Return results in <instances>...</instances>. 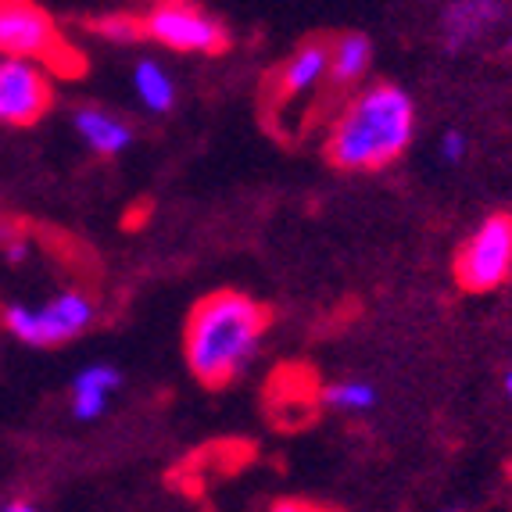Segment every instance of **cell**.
<instances>
[{
  "label": "cell",
  "mask_w": 512,
  "mask_h": 512,
  "mask_svg": "<svg viewBox=\"0 0 512 512\" xmlns=\"http://www.w3.org/2000/svg\"><path fill=\"white\" fill-rule=\"evenodd\" d=\"M269 330V308L240 291H215L197 301L187 323V362L205 387L233 384L255 362Z\"/></svg>",
  "instance_id": "6da1fadb"
},
{
  "label": "cell",
  "mask_w": 512,
  "mask_h": 512,
  "mask_svg": "<svg viewBox=\"0 0 512 512\" xmlns=\"http://www.w3.org/2000/svg\"><path fill=\"white\" fill-rule=\"evenodd\" d=\"M416 133V108L402 86L376 83L359 94L326 137V158L344 172H376L398 162Z\"/></svg>",
  "instance_id": "7a4b0ae2"
},
{
  "label": "cell",
  "mask_w": 512,
  "mask_h": 512,
  "mask_svg": "<svg viewBox=\"0 0 512 512\" xmlns=\"http://www.w3.org/2000/svg\"><path fill=\"white\" fill-rule=\"evenodd\" d=\"M0 54L36 61L61 76L83 72V58L72 51L54 18L36 0H0Z\"/></svg>",
  "instance_id": "3957f363"
},
{
  "label": "cell",
  "mask_w": 512,
  "mask_h": 512,
  "mask_svg": "<svg viewBox=\"0 0 512 512\" xmlns=\"http://www.w3.org/2000/svg\"><path fill=\"white\" fill-rule=\"evenodd\" d=\"M0 319L11 337H18L29 348H54V344L76 341L86 326L94 323V301L83 291H61L47 305H4Z\"/></svg>",
  "instance_id": "277c9868"
},
{
  "label": "cell",
  "mask_w": 512,
  "mask_h": 512,
  "mask_svg": "<svg viewBox=\"0 0 512 512\" xmlns=\"http://www.w3.org/2000/svg\"><path fill=\"white\" fill-rule=\"evenodd\" d=\"M512 273V219L505 212L491 215L473 230L455 255V283L462 291L484 294L509 283Z\"/></svg>",
  "instance_id": "5b68a950"
},
{
  "label": "cell",
  "mask_w": 512,
  "mask_h": 512,
  "mask_svg": "<svg viewBox=\"0 0 512 512\" xmlns=\"http://www.w3.org/2000/svg\"><path fill=\"white\" fill-rule=\"evenodd\" d=\"M144 36L180 54H222L230 47V33L219 18L201 11L190 0H158L144 18Z\"/></svg>",
  "instance_id": "8992f818"
},
{
  "label": "cell",
  "mask_w": 512,
  "mask_h": 512,
  "mask_svg": "<svg viewBox=\"0 0 512 512\" xmlns=\"http://www.w3.org/2000/svg\"><path fill=\"white\" fill-rule=\"evenodd\" d=\"M54 94L36 61L0 54V126H33L47 115Z\"/></svg>",
  "instance_id": "52a82bcc"
},
{
  "label": "cell",
  "mask_w": 512,
  "mask_h": 512,
  "mask_svg": "<svg viewBox=\"0 0 512 512\" xmlns=\"http://www.w3.org/2000/svg\"><path fill=\"white\" fill-rule=\"evenodd\" d=\"M502 22V0H448L441 11L444 51H466Z\"/></svg>",
  "instance_id": "ba28073f"
},
{
  "label": "cell",
  "mask_w": 512,
  "mask_h": 512,
  "mask_svg": "<svg viewBox=\"0 0 512 512\" xmlns=\"http://www.w3.org/2000/svg\"><path fill=\"white\" fill-rule=\"evenodd\" d=\"M326 65H330V43L326 40L301 43L298 51L287 58L280 79H276V97H280V101L308 97L326 79Z\"/></svg>",
  "instance_id": "9c48e42d"
},
{
  "label": "cell",
  "mask_w": 512,
  "mask_h": 512,
  "mask_svg": "<svg viewBox=\"0 0 512 512\" xmlns=\"http://www.w3.org/2000/svg\"><path fill=\"white\" fill-rule=\"evenodd\" d=\"M72 126H76V133L86 140L90 151L108 154V158L129 151V144H133V126L101 108H79L76 115H72Z\"/></svg>",
  "instance_id": "30bf717a"
},
{
  "label": "cell",
  "mask_w": 512,
  "mask_h": 512,
  "mask_svg": "<svg viewBox=\"0 0 512 512\" xmlns=\"http://www.w3.org/2000/svg\"><path fill=\"white\" fill-rule=\"evenodd\" d=\"M373 65V43L362 33H344L341 40L330 43V65H326V76L333 86H351L359 83L362 76Z\"/></svg>",
  "instance_id": "8fae6325"
},
{
  "label": "cell",
  "mask_w": 512,
  "mask_h": 512,
  "mask_svg": "<svg viewBox=\"0 0 512 512\" xmlns=\"http://www.w3.org/2000/svg\"><path fill=\"white\" fill-rule=\"evenodd\" d=\"M133 86H137L140 104H144L147 111H154V115H169V111L176 108V83H172V76L154 58L137 61Z\"/></svg>",
  "instance_id": "7c38bea8"
},
{
  "label": "cell",
  "mask_w": 512,
  "mask_h": 512,
  "mask_svg": "<svg viewBox=\"0 0 512 512\" xmlns=\"http://www.w3.org/2000/svg\"><path fill=\"white\" fill-rule=\"evenodd\" d=\"M376 387L366 384V380H341V384L323 387V402L337 412H366L376 405Z\"/></svg>",
  "instance_id": "4fadbf2b"
},
{
  "label": "cell",
  "mask_w": 512,
  "mask_h": 512,
  "mask_svg": "<svg viewBox=\"0 0 512 512\" xmlns=\"http://www.w3.org/2000/svg\"><path fill=\"white\" fill-rule=\"evenodd\" d=\"M108 409V394L94 391V387H72V416L79 423H94V419L104 416Z\"/></svg>",
  "instance_id": "5bb4252c"
},
{
  "label": "cell",
  "mask_w": 512,
  "mask_h": 512,
  "mask_svg": "<svg viewBox=\"0 0 512 512\" xmlns=\"http://www.w3.org/2000/svg\"><path fill=\"white\" fill-rule=\"evenodd\" d=\"M72 387H94V391H119L122 387V373L115 366H104V362H97V366H86L76 373V380H72Z\"/></svg>",
  "instance_id": "9a60e30c"
},
{
  "label": "cell",
  "mask_w": 512,
  "mask_h": 512,
  "mask_svg": "<svg viewBox=\"0 0 512 512\" xmlns=\"http://www.w3.org/2000/svg\"><path fill=\"white\" fill-rule=\"evenodd\" d=\"M94 29L108 40H144V22L133 15H111V18H97Z\"/></svg>",
  "instance_id": "2e32d148"
},
{
  "label": "cell",
  "mask_w": 512,
  "mask_h": 512,
  "mask_svg": "<svg viewBox=\"0 0 512 512\" xmlns=\"http://www.w3.org/2000/svg\"><path fill=\"white\" fill-rule=\"evenodd\" d=\"M466 151H470V140H466V133H459V129H448L441 137V158L448 165H459L462 158H466Z\"/></svg>",
  "instance_id": "e0dca14e"
},
{
  "label": "cell",
  "mask_w": 512,
  "mask_h": 512,
  "mask_svg": "<svg viewBox=\"0 0 512 512\" xmlns=\"http://www.w3.org/2000/svg\"><path fill=\"white\" fill-rule=\"evenodd\" d=\"M4 258H8V265H22L29 258V244H26V240H8Z\"/></svg>",
  "instance_id": "ac0fdd59"
},
{
  "label": "cell",
  "mask_w": 512,
  "mask_h": 512,
  "mask_svg": "<svg viewBox=\"0 0 512 512\" xmlns=\"http://www.w3.org/2000/svg\"><path fill=\"white\" fill-rule=\"evenodd\" d=\"M4 509H8V512H33L36 505H33V502H8Z\"/></svg>",
  "instance_id": "d6986e66"
}]
</instances>
